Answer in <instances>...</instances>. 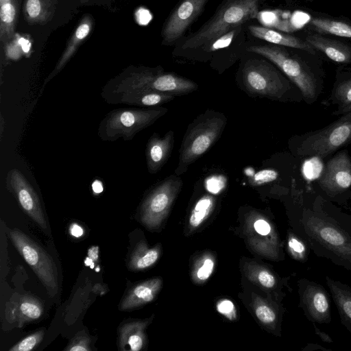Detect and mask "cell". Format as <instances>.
<instances>
[{
    "instance_id": "obj_1",
    "label": "cell",
    "mask_w": 351,
    "mask_h": 351,
    "mask_svg": "<svg viewBox=\"0 0 351 351\" xmlns=\"http://www.w3.org/2000/svg\"><path fill=\"white\" fill-rule=\"evenodd\" d=\"M291 223L314 254L351 271V215L316 192H295Z\"/></svg>"
},
{
    "instance_id": "obj_2",
    "label": "cell",
    "mask_w": 351,
    "mask_h": 351,
    "mask_svg": "<svg viewBox=\"0 0 351 351\" xmlns=\"http://www.w3.org/2000/svg\"><path fill=\"white\" fill-rule=\"evenodd\" d=\"M197 84L187 78L171 73L151 69L126 71L110 80L101 89V95L119 91L159 92L176 96L191 93Z\"/></svg>"
},
{
    "instance_id": "obj_3",
    "label": "cell",
    "mask_w": 351,
    "mask_h": 351,
    "mask_svg": "<svg viewBox=\"0 0 351 351\" xmlns=\"http://www.w3.org/2000/svg\"><path fill=\"white\" fill-rule=\"evenodd\" d=\"M261 0H225L213 17L183 43L184 49L207 47L241 24L256 17Z\"/></svg>"
},
{
    "instance_id": "obj_4",
    "label": "cell",
    "mask_w": 351,
    "mask_h": 351,
    "mask_svg": "<svg viewBox=\"0 0 351 351\" xmlns=\"http://www.w3.org/2000/svg\"><path fill=\"white\" fill-rule=\"evenodd\" d=\"M227 119L223 114L207 110L189 125L182 139L175 174L184 173L189 166L202 157L221 136Z\"/></svg>"
},
{
    "instance_id": "obj_5",
    "label": "cell",
    "mask_w": 351,
    "mask_h": 351,
    "mask_svg": "<svg viewBox=\"0 0 351 351\" xmlns=\"http://www.w3.org/2000/svg\"><path fill=\"white\" fill-rule=\"evenodd\" d=\"M248 51L261 55L276 65L301 91L304 101L315 103L324 89L321 75L301 59L278 46H252Z\"/></svg>"
},
{
    "instance_id": "obj_6",
    "label": "cell",
    "mask_w": 351,
    "mask_h": 351,
    "mask_svg": "<svg viewBox=\"0 0 351 351\" xmlns=\"http://www.w3.org/2000/svg\"><path fill=\"white\" fill-rule=\"evenodd\" d=\"M243 82L250 93L274 100L304 101L300 89L263 60H250L243 69Z\"/></svg>"
},
{
    "instance_id": "obj_7",
    "label": "cell",
    "mask_w": 351,
    "mask_h": 351,
    "mask_svg": "<svg viewBox=\"0 0 351 351\" xmlns=\"http://www.w3.org/2000/svg\"><path fill=\"white\" fill-rule=\"evenodd\" d=\"M351 142V111L327 126L293 139L292 151L298 158H324Z\"/></svg>"
},
{
    "instance_id": "obj_8",
    "label": "cell",
    "mask_w": 351,
    "mask_h": 351,
    "mask_svg": "<svg viewBox=\"0 0 351 351\" xmlns=\"http://www.w3.org/2000/svg\"><path fill=\"white\" fill-rule=\"evenodd\" d=\"M167 111V108L161 106L114 109L100 121L98 136L104 141L112 142L119 138L131 141L137 133L154 124Z\"/></svg>"
},
{
    "instance_id": "obj_9",
    "label": "cell",
    "mask_w": 351,
    "mask_h": 351,
    "mask_svg": "<svg viewBox=\"0 0 351 351\" xmlns=\"http://www.w3.org/2000/svg\"><path fill=\"white\" fill-rule=\"evenodd\" d=\"M8 236L26 263L37 275L49 295L58 291L56 265L51 256L37 243L19 229H9Z\"/></svg>"
},
{
    "instance_id": "obj_10",
    "label": "cell",
    "mask_w": 351,
    "mask_h": 351,
    "mask_svg": "<svg viewBox=\"0 0 351 351\" xmlns=\"http://www.w3.org/2000/svg\"><path fill=\"white\" fill-rule=\"evenodd\" d=\"M317 184L324 199L346 204L351 198V157L347 150L337 152L325 164Z\"/></svg>"
},
{
    "instance_id": "obj_11",
    "label": "cell",
    "mask_w": 351,
    "mask_h": 351,
    "mask_svg": "<svg viewBox=\"0 0 351 351\" xmlns=\"http://www.w3.org/2000/svg\"><path fill=\"white\" fill-rule=\"evenodd\" d=\"M182 185V179L178 176L172 174L152 189L140 209V219L144 226L154 228L160 224Z\"/></svg>"
},
{
    "instance_id": "obj_12",
    "label": "cell",
    "mask_w": 351,
    "mask_h": 351,
    "mask_svg": "<svg viewBox=\"0 0 351 351\" xmlns=\"http://www.w3.org/2000/svg\"><path fill=\"white\" fill-rule=\"evenodd\" d=\"M300 306L308 320L313 323L329 324L331 322L330 295L320 284L306 278L298 282Z\"/></svg>"
},
{
    "instance_id": "obj_13",
    "label": "cell",
    "mask_w": 351,
    "mask_h": 351,
    "mask_svg": "<svg viewBox=\"0 0 351 351\" xmlns=\"http://www.w3.org/2000/svg\"><path fill=\"white\" fill-rule=\"evenodd\" d=\"M5 183L23 211L43 229H46L39 197L24 175L19 169H12L6 175Z\"/></svg>"
},
{
    "instance_id": "obj_14",
    "label": "cell",
    "mask_w": 351,
    "mask_h": 351,
    "mask_svg": "<svg viewBox=\"0 0 351 351\" xmlns=\"http://www.w3.org/2000/svg\"><path fill=\"white\" fill-rule=\"evenodd\" d=\"M208 0H182L171 14L162 31L167 44L179 39L202 11Z\"/></svg>"
},
{
    "instance_id": "obj_15",
    "label": "cell",
    "mask_w": 351,
    "mask_h": 351,
    "mask_svg": "<svg viewBox=\"0 0 351 351\" xmlns=\"http://www.w3.org/2000/svg\"><path fill=\"white\" fill-rule=\"evenodd\" d=\"M109 104H126L138 107H157L169 102L175 96L159 92L119 91L101 95Z\"/></svg>"
},
{
    "instance_id": "obj_16",
    "label": "cell",
    "mask_w": 351,
    "mask_h": 351,
    "mask_svg": "<svg viewBox=\"0 0 351 351\" xmlns=\"http://www.w3.org/2000/svg\"><path fill=\"white\" fill-rule=\"evenodd\" d=\"M174 143V132L169 130L163 136L154 133L146 145V163L150 173L158 172L167 162Z\"/></svg>"
},
{
    "instance_id": "obj_17",
    "label": "cell",
    "mask_w": 351,
    "mask_h": 351,
    "mask_svg": "<svg viewBox=\"0 0 351 351\" xmlns=\"http://www.w3.org/2000/svg\"><path fill=\"white\" fill-rule=\"evenodd\" d=\"M162 286L160 278L146 280L132 287L123 298L119 308L121 311H128L138 308L152 302Z\"/></svg>"
},
{
    "instance_id": "obj_18",
    "label": "cell",
    "mask_w": 351,
    "mask_h": 351,
    "mask_svg": "<svg viewBox=\"0 0 351 351\" xmlns=\"http://www.w3.org/2000/svg\"><path fill=\"white\" fill-rule=\"evenodd\" d=\"M326 282L338 310L341 322L351 333V287L329 276H326Z\"/></svg>"
},
{
    "instance_id": "obj_19",
    "label": "cell",
    "mask_w": 351,
    "mask_h": 351,
    "mask_svg": "<svg viewBox=\"0 0 351 351\" xmlns=\"http://www.w3.org/2000/svg\"><path fill=\"white\" fill-rule=\"evenodd\" d=\"M306 40L312 47L331 60L343 64L351 62V48L348 45L318 34L309 35Z\"/></svg>"
},
{
    "instance_id": "obj_20",
    "label": "cell",
    "mask_w": 351,
    "mask_h": 351,
    "mask_svg": "<svg viewBox=\"0 0 351 351\" xmlns=\"http://www.w3.org/2000/svg\"><path fill=\"white\" fill-rule=\"evenodd\" d=\"M249 30L254 36L270 43L298 49L305 51L311 54L315 53V49L313 47H312L307 42L303 41L297 37L258 25H250Z\"/></svg>"
},
{
    "instance_id": "obj_21",
    "label": "cell",
    "mask_w": 351,
    "mask_h": 351,
    "mask_svg": "<svg viewBox=\"0 0 351 351\" xmlns=\"http://www.w3.org/2000/svg\"><path fill=\"white\" fill-rule=\"evenodd\" d=\"M145 323L141 322H127L119 330V347L121 350L138 351L145 342L144 329Z\"/></svg>"
},
{
    "instance_id": "obj_22",
    "label": "cell",
    "mask_w": 351,
    "mask_h": 351,
    "mask_svg": "<svg viewBox=\"0 0 351 351\" xmlns=\"http://www.w3.org/2000/svg\"><path fill=\"white\" fill-rule=\"evenodd\" d=\"M159 254L158 248H149L145 243H139L130 254L128 267L133 271L147 269L157 261Z\"/></svg>"
},
{
    "instance_id": "obj_23",
    "label": "cell",
    "mask_w": 351,
    "mask_h": 351,
    "mask_svg": "<svg viewBox=\"0 0 351 351\" xmlns=\"http://www.w3.org/2000/svg\"><path fill=\"white\" fill-rule=\"evenodd\" d=\"M329 101L337 106L333 113L335 115H341L351 105V76L337 80L332 88Z\"/></svg>"
},
{
    "instance_id": "obj_24",
    "label": "cell",
    "mask_w": 351,
    "mask_h": 351,
    "mask_svg": "<svg viewBox=\"0 0 351 351\" xmlns=\"http://www.w3.org/2000/svg\"><path fill=\"white\" fill-rule=\"evenodd\" d=\"M17 320L20 324L25 322L38 319L43 314V308L41 303L36 298L31 296H22L16 304Z\"/></svg>"
},
{
    "instance_id": "obj_25",
    "label": "cell",
    "mask_w": 351,
    "mask_h": 351,
    "mask_svg": "<svg viewBox=\"0 0 351 351\" xmlns=\"http://www.w3.org/2000/svg\"><path fill=\"white\" fill-rule=\"evenodd\" d=\"M309 23L314 29L319 32L351 38V25L344 22L324 18H313Z\"/></svg>"
},
{
    "instance_id": "obj_26",
    "label": "cell",
    "mask_w": 351,
    "mask_h": 351,
    "mask_svg": "<svg viewBox=\"0 0 351 351\" xmlns=\"http://www.w3.org/2000/svg\"><path fill=\"white\" fill-rule=\"evenodd\" d=\"M215 199L210 195H204L195 204L189 219L191 228L199 227L208 217L214 206Z\"/></svg>"
},
{
    "instance_id": "obj_27",
    "label": "cell",
    "mask_w": 351,
    "mask_h": 351,
    "mask_svg": "<svg viewBox=\"0 0 351 351\" xmlns=\"http://www.w3.org/2000/svg\"><path fill=\"white\" fill-rule=\"evenodd\" d=\"M287 246L288 252L292 258L302 263L308 261L311 250L310 246L295 232L289 231Z\"/></svg>"
},
{
    "instance_id": "obj_28",
    "label": "cell",
    "mask_w": 351,
    "mask_h": 351,
    "mask_svg": "<svg viewBox=\"0 0 351 351\" xmlns=\"http://www.w3.org/2000/svg\"><path fill=\"white\" fill-rule=\"evenodd\" d=\"M257 318L264 324L275 329L279 322V310L265 303L258 302L254 308Z\"/></svg>"
},
{
    "instance_id": "obj_29",
    "label": "cell",
    "mask_w": 351,
    "mask_h": 351,
    "mask_svg": "<svg viewBox=\"0 0 351 351\" xmlns=\"http://www.w3.org/2000/svg\"><path fill=\"white\" fill-rule=\"evenodd\" d=\"M215 267L214 259L210 256H205L197 263L193 271L194 279L199 282L208 280Z\"/></svg>"
},
{
    "instance_id": "obj_30",
    "label": "cell",
    "mask_w": 351,
    "mask_h": 351,
    "mask_svg": "<svg viewBox=\"0 0 351 351\" xmlns=\"http://www.w3.org/2000/svg\"><path fill=\"white\" fill-rule=\"evenodd\" d=\"M45 334L44 330L36 331L15 344L10 351H29L33 350L42 341Z\"/></svg>"
},
{
    "instance_id": "obj_31",
    "label": "cell",
    "mask_w": 351,
    "mask_h": 351,
    "mask_svg": "<svg viewBox=\"0 0 351 351\" xmlns=\"http://www.w3.org/2000/svg\"><path fill=\"white\" fill-rule=\"evenodd\" d=\"M256 279L261 285L268 289H274L279 287L278 278L265 268L257 271Z\"/></svg>"
},
{
    "instance_id": "obj_32",
    "label": "cell",
    "mask_w": 351,
    "mask_h": 351,
    "mask_svg": "<svg viewBox=\"0 0 351 351\" xmlns=\"http://www.w3.org/2000/svg\"><path fill=\"white\" fill-rule=\"evenodd\" d=\"M279 172L275 169H263L257 172L250 179V182L254 185L269 183L276 180L279 178Z\"/></svg>"
},
{
    "instance_id": "obj_33",
    "label": "cell",
    "mask_w": 351,
    "mask_h": 351,
    "mask_svg": "<svg viewBox=\"0 0 351 351\" xmlns=\"http://www.w3.org/2000/svg\"><path fill=\"white\" fill-rule=\"evenodd\" d=\"M238 28V27H237ZM237 28L221 35L218 38L210 43L207 47L209 51H215L228 47L232 41L237 32Z\"/></svg>"
},
{
    "instance_id": "obj_34",
    "label": "cell",
    "mask_w": 351,
    "mask_h": 351,
    "mask_svg": "<svg viewBox=\"0 0 351 351\" xmlns=\"http://www.w3.org/2000/svg\"><path fill=\"white\" fill-rule=\"evenodd\" d=\"M66 350L69 351H88L90 350L89 339L82 335H75L70 341Z\"/></svg>"
},
{
    "instance_id": "obj_35",
    "label": "cell",
    "mask_w": 351,
    "mask_h": 351,
    "mask_svg": "<svg viewBox=\"0 0 351 351\" xmlns=\"http://www.w3.org/2000/svg\"><path fill=\"white\" fill-rule=\"evenodd\" d=\"M256 232L261 236L267 237L271 234H276L271 224L264 219H256L253 225Z\"/></svg>"
},
{
    "instance_id": "obj_36",
    "label": "cell",
    "mask_w": 351,
    "mask_h": 351,
    "mask_svg": "<svg viewBox=\"0 0 351 351\" xmlns=\"http://www.w3.org/2000/svg\"><path fill=\"white\" fill-rule=\"evenodd\" d=\"M218 311L226 316L229 319H232L235 317V308L234 304L228 300H223L219 302L217 304Z\"/></svg>"
},
{
    "instance_id": "obj_37",
    "label": "cell",
    "mask_w": 351,
    "mask_h": 351,
    "mask_svg": "<svg viewBox=\"0 0 351 351\" xmlns=\"http://www.w3.org/2000/svg\"><path fill=\"white\" fill-rule=\"evenodd\" d=\"M15 16V9L11 3H4L1 8V20L6 23L12 22Z\"/></svg>"
},
{
    "instance_id": "obj_38",
    "label": "cell",
    "mask_w": 351,
    "mask_h": 351,
    "mask_svg": "<svg viewBox=\"0 0 351 351\" xmlns=\"http://www.w3.org/2000/svg\"><path fill=\"white\" fill-rule=\"evenodd\" d=\"M40 3L39 0H28L26 4L27 14L31 18L37 17L40 12Z\"/></svg>"
},
{
    "instance_id": "obj_39",
    "label": "cell",
    "mask_w": 351,
    "mask_h": 351,
    "mask_svg": "<svg viewBox=\"0 0 351 351\" xmlns=\"http://www.w3.org/2000/svg\"><path fill=\"white\" fill-rule=\"evenodd\" d=\"M136 20L141 25L147 24L151 19L149 12L144 9H139L136 14Z\"/></svg>"
},
{
    "instance_id": "obj_40",
    "label": "cell",
    "mask_w": 351,
    "mask_h": 351,
    "mask_svg": "<svg viewBox=\"0 0 351 351\" xmlns=\"http://www.w3.org/2000/svg\"><path fill=\"white\" fill-rule=\"evenodd\" d=\"M314 328H315V333L316 335H317L320 339L326 343H333L334 341L331 338V337L327 334L326 332L321 330L319 328H317L315 323H313Z\"/></svg>"
},
{
    "instance_id": "obj_41",
    "label": "cell",
    "mask_w": 351,
    "mask_h": 351,
    "mask_svg": "<svg viewBox=\"0 0 351 351\" xmlns=\"http://www.w3.org/2000/svg\"><path fill=\"white\" fill-rule=\"evenodd\" d=\"M89 30H90V27L88 24H86V23L82 24L77 29V30L75 32V36L78 39H82L88 35Z\"/></svg>"
},
{
    "instance_id": "obj_42",
    "label": "cell",
    "mask_w": 351,
    "mask_h": 351,
    "mask_svg": "<svg viewBox=\"0 0 351 351\" xmlns=\"http://www.w3.org/2000/svg\"><path fill=\"white\" fill-rule=\"evenodd\" d=\"M69 232L74 237H80L83 235L84 230L78 224L72 223L69 227Z\"/></svg>"
},
{
    "instance_id": "obj_43",
    "label": "cell",
    "mask_w": 351,
    "mask_h": 351,
    "mask_svg": "<svg viewBox=\"0 0 351 351\" xmlns=\"http://www.w3.org/2000/svg\"><path fill=\"white\" fill-rule=\"evenodd\" d=\"M88 258L93 262L97 261L99 258V247L93 246L88 250Z\"/></svg>"
},
{
    "instance_id": "obj_44",
    "label": "cell",
    "mask_w": 351,
    "mask_h": 351,
    "mask_svg": "<svg viewBox=\"0 0 351 351\" xmlns=\"http://www.w3.org/2000/svg\"><path fill=\"white\" fill-rule=\"evenodd\" d=\"M8 55L12 59H17L20 56L19 49L16 45H10L8 48Z\"/></svg>"
},
{
    "instance_id": "obj_45",
    "label": "cell",
    "mask_w": 351,
    "mask_h": 351,
    "mask_svg": "<svg viewBox=\"0 0 351 351\" xmlns=\"http://www.w3.org/2000/svg\"><path fill=\"white\" fill-rule=\"evenodd\" d=\"M317 350H321L324 351H329L331 350L330 349L326 348L321 345L316 344V343H307L304 348H302L303 351H313Z\"/></svg>"
},
{
    "instance_id": "obj_46",
    "label": "cell",
    "mask_w": 351,
    "mask_h": 351,
    "mask_svg": "<svg viewBox=\"0 0 351 351\" xmlns=\"http://www.w3.org/2000/svg\"><path fill=\"white\" fill-rule=\"evenodd\" d=\"M18 43L23 52L27 53L29 51L31 44L28 40L25 39V38H20Z\"/></svg>"
},
{
    "instance_id": "obj_47",
    "label": "cell",
    "mask_w": 351,
    "mask_h": 351,
    "mask_svg": "<svg viewBox=\"0 0 351 351\" xmlns=\"http://www.w3.org/2000/svg\"><path fill=\"white\" fill-rule=\"evenodd\" d=\"M92 189L96 194L101 193L104 189L102 183L99 180H95L92 184Z\"/></svg>"
},
{
    "instance_id": "obj_48",
    "label": "cell",
    "mask_w": 351,
    "mask_h": 351,
    "mask_svg": "<svg viewBox=\"0 0 351 351\" xmlns=\"http://www.w3.org/2000/svg\"><path fill=\"white\" fill-rule=\"evenodd\" d=\"M350 111H351V105H350L349 107H348L347 108H346V109L343 111V112L341 113V114H345V113L348 112H350Z\"/></svg>"
}]
</instances>
